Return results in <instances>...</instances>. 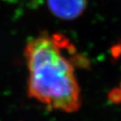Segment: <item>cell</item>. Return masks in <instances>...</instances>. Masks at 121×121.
Returning <instances> with one entry per match:
<instances>
[{"label": "cell", "mask_w": 121, "mask_h": 121, "mask_svg": "<svg viewBox=\"0 0 121 121\" xmlns=\"http://www.w3.org/2000/svg\"><path fill=\"white\" fill-rule=\"evenodd\" d=\"M29 71L28 95L55 110L72 113L81 104L75 75L78 54L60 35L41 34L25 50Z\"/></svg>", "instance_id": "6da1fadb"}, {"label": "cell", "mask_w": 121, "mask_h": 121, "mask_svg": "<svg viewBox=\"0 0 121 121\" xmlns=\"http://www.w3.org/2000/svg\"><path fill=\"white\" fill-rule=\"evenodd\" d=\"M53 14L64 20L78 18L87 7V0H47Z\"/></svg>", "instance_id": "7a4b0ae2"}, {"label": "cell", "mask_w": 121, "mask_h": 121, "mask_svg": "<svg viewBox=\"0 0 121 121\" xmlns=\"http://www.w3.org/2000/svg\"><path fill=\"white\" fill-rule=\"evenodd\" d=\"M109 98L113 103H121V83L119 87L114 88L109 93Z\"/></svg>", "instance_id": "3957f363"}]
</instances>
